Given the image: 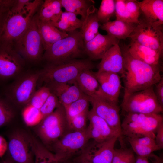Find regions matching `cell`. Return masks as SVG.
<instances>
[{
	"mask_svg": "<svg viewBox=\"0 0 163 163\" xmlns=\"http://www.w3.org/2000/svg\"><path fill=\"white\" fill-rule=\"evenodd\" d=\"M121 50L125 70L123 97L154 86L163 78L160 66L151 65L134 58L126 46Z\"/></svg>",
	"mask_w": 163,
	"mask_h": 163,
	"instance_id": "cell-1",
	"label": "cell"
},
{
	"mask_svg": "<svg viewBox=\"0 0 163 163\" xmlns=\"http://www.w3.org/2000/svg\"><path fill=\"white\" fill-rule=\"evenodd\" d=\"M94 67L89 59H76L56 64H48L39 71V81L44 82L45 85L73 83L82 71L91 70Z\"/></svg>",
	"mask_w": 163,
	"mask_h": 163,
	"instance_id": "cell-2",
	"label": "cell"
},
{
	"mask_svg": "<svg viewBox=\"0 0 163 163\" xmlns=\"http://www.w3.org/2000/svg\"><path fill=\"white\" fill-rule=\"evenodd\" d=\"M67 32V37L45 50L42 59L48 64H56L76 59L85 53L84 44L80 30L77 29Z\"/></svg>",
	"mask_w": 163,
	"mask_h": 163,
	"instance_id": "cell-3",
	"label": "cell"
},
{
	"mask_svg": "<svg viewBox=\"0 0 163 163\" xmlns=\"http://www.w3.org/2000/svg\"><path fill=\"white\" fill-rule=\"evenodd\" d=\"M34 128L36 135L49 150L55 142L71 132L64 107L62 105L43 118Z\"/></svg>",
	"mask_w": 163,
	"mask_h": 163,
	"instance_id": "cell-4",
	"label": "cell"
},
{
	"mask_svg": "<svg viewBox=\"0 0 163 163\" xmlns=\"http://www.w3.org/2000/svg\"><path fill=\"white\" fill-rule=\"evenodd\" d=\"M162 123L160 114L126 113L121 123V137L148 136L155 139L157 128Z\"/></svg>",
	"mask_w": 163,
	"mask_h": 163,
	"instance_id": "cell-5",
	"label": "cell"
},
{
	"mask_svg": "<svg viewBox=\"0 0 163 163\" xmlns=\"http://www.w3.org/2000/svg\"><path fill=\"white\" fill-rule=\"evenodd\" d=\"M42 3L40 0L32 1L20 13H13L9 11L5 18L0 41L14 42L21 37Z\"/></svg>",
	"mask_w": 163,
	"mask_h": 163,
	"instance_id": "cell-6",
	"label": "cell"
},
{
	"mask_svg": "<svg viewBox=\"0 0 163 163\" xmlns=\"http://www.w3.org/2000/svg\"><path fill=\"white\" fill-rule=\"evenodd\" d=\"M154 86L133 93L123 97L121 104L126 113L160 114L162 107L155 96Z\"/></svg>",
	"mask_w": 163,
	"mask_h": 163,
	"instance_id": "cell-7",
	"label": "cell"
},
{
	"mask_svg": "<svg viewBox=\"0 0 163 163\" xmlns=\"http://www.w3.org/2000/svg\"><path fill=\"white\" fill-rule=\"evenodd\" d=\"M89 140L86 129L82 131H71L55 142L50 151L53 152V154L57 162H64L80 154Z\"/></svg>",
	"mask_w": 163,
	"mask_h": 163,
	"instance_id": "cell-8",
	"label": "cell"
},
{
	"mask_svg": "<svg viewBox=\"0 0 163 163\" xmlns=\"http://www.w3.org/2000/svg\"><path fill=\"white\" fill-rule=\"evenodd\" d=\"M34 137L25 131L16 129L8 136L7 151L15 163H34Z\"/></svg>",
	"mask_w": 163,
	"mask_h": 163,
	"instance_id": "cell-9",
	"label": "cell"
},
{
	"mask_svg": "<svg viewBox=\"0 0 163 163\" xmlns=\"http://www.w3.org/2000/svg\"><path fill=\"white\" fill-rule=\"evenodd\" d=\"M14 43L18 52L24 59L33 62L42 59L44 49L35 14L25 33Z\"/></svg>",
	"mask_w": 163,
	"mask_h": 163,
	"instance_id": "cell-10",
	"label": "cell"
},
{
	"mask_svg": "<svg viewBox=\"0 0 163 163\" xmlns=\"http://www.w3.org/2000/svg\"><path fill=\"white\" fill-rule=\"evenodd\" d=\"M40 75L38 71L18 76L6 92L8 100L19 106L24 107L36 90Z\"/></svg>",
	"mask_w": 163,
	"mask_h": 163,
	"instance_id": "cell-11",
	"label": "cell"
},
{
	"mask_svg": "<svg viewBox=\"0 0 163 163\" xmlns=\"http://www.w3.org/2000/svg\"><path fill=\"white\" fill-rule=\"evenodd\" d=\"M24 62L14 43L0 41V79H6L19 76Z\"/></svg>",
	"mask_w": 163,
	"mask_h": 163,
	"instance_id": "cell-12",
	"label": "cell"
},
{
	"mask_svg": "<svg viewBox=\"0 0 163 163\" xmlns=\"http://www.w3.org/2000/svg\"><path fill=\"white\" fill-rule=\"evenodd\" d=\"M91 109L97 115L103 119L111 129L121 136L120 107L106 98L102 92L93 97L88 96Z\"/></svg>",
	"mask_w": 163,
	"mask_h": 163,
	"instance_id": "cell-13",
	"label": "cell"
},
{
	"mask_svg": "<svg viewBox=\"0 0 163 163\" xmlns=\"http://www.w3.org/2000/svg\"><path fill=\"white\" fill-rule=\"evenodd\" d=\"M131 41L158 51L163 54L162 26H157L139 20L129 37Z\"/></svg>",
	"mask_w": 163,
	"mask_h": 163,
	"instance_id": "cell-14",
	"label": "cell"
},
{
	"mask_svg": "<svg viewBox=\"0 0 163 163\" xmlns=\"http://www.w3.org/2000/svg\"><path fill=\"white\" fill-rule=\"evenodd\" d=\"M119 138L116 136L102 142L90 139L79 155L90 163H112L115 144Z\"/></svg>",
	"mask_w": 163,
	"mask_h": 163,
	"instance_id": "cell-15",
	"label": "cell"
},
{
	"mask_svg": "<svg viewBox=\"0 0 163 163\" xmlns=\"http://www.w3.org/2000/svg\"><path fill=\"white\" fill-rule=\"evenodd\" d=\"M89 121V125L86 129L90 139L98 142H102L120 136L109 126L102 118L97 115L91 110L89 111L88 116Z\"/></svg>",
	"mask_w": 163,
	"mask_h": 163,
	"instance_id": "cell-16",
	"label": "cell"
},
{
	"mask_svg": "<svg viewBox=\"0 0 163 163\" xmlns=\"http://www.w3.org/2000/svg\"><path fill=\"white\" fill-rule=\"evenodd\" d=\"M97 72H110L118 74L123 78L124 77L125 70L121 49L118 44L112 46L101 59L97 66Z\"/></svg>",
	"mask_w": 163,
	"mask_h": 163,
	"instance_id": "cell-17",
	"label": "cell"
},
{
	"mask_svg": "<svg viewBox=\"0 0 163 163\" xmlns=\"http://www.w3.org/2000/svg\"><path fill=\"white\" fill-rule=\"evenodd\" d=\"M119 40L108 34H99L84 44L85 53L91 60L101 59L112 46L118 44Z\"/></svg>",
	"mask_w": 163,
	"mask_h": 163,
	"instance_id": "cell-18",
	"label": "cell"
},
{
	"mask_svg": "<svg viewBox=\"0 0 163 163\" xmlns=\"http://www.w3.org/2000/svg\"><path fill=\"white\" fill-rule=\"evenodd\" d=\"M94 73L104 96L113 102L118 104L122 87L120 75L110 72H94Z\"/></svg>",
	"mask_w": 163,
	"mask_h": 163,
	"instance_id": "cell-19",
	"label": "cell"
},
{
	"mask_svg": "<svg viewBox=\"0 0 163 163\" xmlns=\"http://www.w3.org/2000/svg\"><path fill=\"white\" fill-rule=\"evenodd\" d=\"M51 92L58 98L61 105L65 106L75 101L85 94L75 81L72 83L45 84Z\"/></svg>",
	"mask_w": 163,
	"mask_h": 163,
	"instance_id": "cell-20",
	"label": "cell"
},
{
	"mask_svg": "<svg viewBox=\"0 0 163 163\" xmlns=\"http://www.w3.org/2000/svg\"><path fill=\"white\" fill-rule=\"evenodd\" d=\"M115 1L116 20L138 24L141 14L137 1L116 0Z\"/></svg>",
	"mask_w": 163,
	"mask_h": 163,
	"instance_id": "cell-21",
	"label": "cell"
},
{
	"mask_svg": "<svg viewBox=\"0 0 163 163\" xmlns=\"http://www.w3.org/2000/svg\"><path fill=\"white\" fill-rule=\"evenodd\" d=\"M127 47L129 53L134 58L151 65L160 66L163 55L158 51L133 41Z\"/></svg>",
	"mask_w": 163,
	"mask_h": 163,
	"instance_id": "cell-22",
	"label": "cell"
},
{
	"mask_svg": "<svg viewBox=\"0 0 163 163\" xmlns=\"http://www.w3.org/2000/svg\"><path fill=\"white\" fill-rule=\"evenodd\" d=\"M138 3L146 21L157 26L163 25V0H144Z\"/></svg>",
	"mask_w": 163,
	"mask_h": 163,
	"instance_id": "cell-23",
	"label": "cell"
},
{
	"mask_svg": "<svg viewBox=\"0 0 163 163\" xmlns=\"http://www.w3.org/2000/svg\"><path fill=\"white\" fill-rule=\"evenodd\" d=\"M35 16L44 50L68 36L67 32L60 30L50 22L40 20L36 14Z\"/></svg>",
	"mask_w": 163,
	"mask_h": 163,
	"instance_id": "cell-24",
	"label": "cell"
},
{
	"mask_svg": "<svg viewBox=\"0 0 163 163\" xmlns=\"http://www.w3.org/2000/svg\"><path fill=\"white\" fill-rule=\"evenodd\" d=\"M97 10L94 5L91 6L88 8L86 17L83 21L80 31L84 44L100 34L98 30L100 25L97 17Z\"/></svg>",
	"mask_w": 163,
	"mask_h": 163,
	"instance_id": "cell-25",
	"label": "cell"
},
{
	"mask_svg": "<svg viewBox=\"0 0 163 163\" xmlns=\"http://www.w3.org/2000/svg\"><path fill=\"white\" fill-rule=\"evenodd\" d=\"M137 24L116 20L102 24L100 28L107 34L119 39L125 40L129 37Z\"/></svg>",
	"mask_w": 163,
	"mask_h": 163,
	"instance_id": "cell-26",
	"label": "cell"
},
{
	"mask_svg": "<svg viewBox=\"0 0 163 163\" xmlns=\"http://www.w3.org/2000/svg\"><path fill=\"white\" fill-rule=\"evenodd\" d=\"M75 81L86 95L93 97L97 94L101 90L99 83L94 72L91 70H85L81 72Z\"/></svg>",
	"mask_w": 163,
	"mask_h": 163,
	"instance_id": "cell-27",
	"label": "cell"
},
{
	"mask_svg": "<svg viewBox=\"0 0 163 163\" xmlns=\"http://www.w3.org/2000/svg\"><path fill=\"white\" fill-rule=\"evenodd\" d=\"M59 0H45L43 1L37 17L42 20L52 23L58 21L63 12Z\"/></svg>",
	"mask_w": 163,
	"mask_h": 163,
	"instance_id": "cell-28",
	"label": "cell"
},
{
	"mask_svg": "<svg viewBox=\"0 0 163 163\" xmlns=\"http://www.w3.org/2000/svg\"><path fill=\"white\" fill-rule=\"evenodd\" d=\"M62 7L66 11L81 16L83 21L86 16L88 8L94 4L92 0H59Z\"/></svg>",
	"mask_w": 163,
	"mask_h": 163,
	"instance_id": "cell-29",
	"label": "cell"
},
{
	"mask_svg": "<svg viewBox=\"0 0 163 163\" xmlns=\"http://www.w3.org/2000/svg\"><path fill=\"white\" fill-rule=\"evenodd\" d=\"M52 24L60 30L67 32L80 29L83 21L74 14L65 11L63 12L58 21Z\"/></svg>",
	"mask_w": 163,
	"mask_h": 163,
	"instance_id": "cell-30",
	"label": "cell"
},
{
	"mask_svg": "<svg viewBox=\"0 0 163 163\" xmlns=\"http://www.w3.org/2000/svg\"><path fill=\"white\" fill-rule=\"evenodd\" d=\"M89 102L88 96L85 95L64 107L69 123L76 116L89 110Z\"/></svg>",
	"mask_w": 163,
	"mask_h": 163,
	"instance_id": "cell-31",
	"label": "cell"
},
{
	"mask_svg": "<svg viewBox=\"0 0 163 163\" xmlns=\"http://www.w3.org/2000/svg\"><path fill=\"white\" fill-rule=\"evenodd\" d=\"M120 139L121 146L115 149L112 163H135L136 157L131 147L124 145L123 140Z\"/></svg>",
	"mask_w": 163,
	"mask_h": 163,
	"instance_id": "cell-32",
	"label": "cell"
},
{
	"mask_svg": "<svg viewBox=\"0 0 163 163\" xmlns=\"http://www.w3.org/2000/svg\"><path fill=\"white\" fill-rule=\"evenodd\" d=\"M115 0H102L97 12L99 22L103 24L110 21V18L115 14Z\"/></svg>",
	"mask_w": 163,
	"mask_h": 163,
	"instance_id": "cell-33",
	"label": "cell"
},
{
	"mask_svg": "<svg viewBox=\"0 0 163 163\" xmlns=\"http://www.w3.org/2000/svg\"><path fill=\"white\" fill-rule=\"evenodd\" d=\"M22 116L24 122L28 127L36 126L42 120L40 109L27 105L23 108Z\"/></svg>",
	"mask_w": 163,
	"mask_h": 163,
	"instance_id": "cell-34",
	"label": "cell"
},
{
	"mask_svg": "<svg viewBox=\"0 0 163 163\" xmlns=\"http://www.w3.org/2000/svg\"><path fill=\"white\" fill-rule=\"evenodd\" d=\"M50 93L47 87L45 85L41 87L36 91L26 105L40 109Z\"/></svg>",
	"mask_w": 163,
	"mask_h": 163,
	"instance_id": "cell-35",
	"label": "cell"
},
{
	"mask_svg": "<svg viewBox=\"0 0 163 163\" xmlns=\"http://www.w3.org/2000/svg\"><path fill=\"white\" fill-rule=\"evenodd\" d=\"M14 116V111L8 101L0 98V128L9 124Z\"/></svg>",
	"mask_w": 163,
	"mask_h": 163,
	"instance_id": "cell-36",
	"label": "cell"
},
{
	"mask_svg": "<svg viewBox=\"0 0 163 163\" xmlns=\"http://www.w3.org/2000/svg\"><path fill=\"white\" fill-rule=\"evenodd\" d=\"M61 105L56 96L51 92L49 96L40 109L42 120Z\"/></svg>",
	"mask_w": 163,
	"mask_h": 163,
	"instance_id": "cell-37",
	"label": "cell"
},
{
	"mask_svg": "<svg viewBox=\"0 0 163 163\" xmlns=\"http://www.w3.org/2000/svg\"><path fill=\"white\" fill-rule=\"evenodd\" d=\"M89 111H86L76 116L68 123L71 131H82L86 129Z\"/></svg>",
	"mask_w": 163,
	"mask_h": 163,
	"instance_id": "cell-38",
	"label": "cell"
},
{
	"mask_svg": "<svg viewBox=\"0 0 163 163\" xmlns=\"http://www.w3.org/2000/svg\"><path fill=\"white\" fill-rule=\"evenodd\" d=\"M127 140L134 153L138 156L148 157L153 152L161 149L158 147H152L144 145L131 140Z\"/></svg>",
	"mask_w": 163,
	"mask_h": 163,
	"instance_id": "cell-39",
	"label": "cell"
},
{
	"mask_svg": "<svg viewBox=\"0 0 163 163\" xmlns=\"http://www.w3.org/2000/svg\"><path fill=\"white\" fill-rule=\"evenodd\" d=\"M34 158V163H58L53 155L44 149L36 150Z\"/></svg>",
	"mask_w": 163,
	"mask_h": 163,
	"instance_id": "cell-40",
	"label": "cell"
},
{
	"mask_svg": "<svg viewBox=\"0 0 163 163\" xmlns=\"http://www.w3.org/2000/svg\"><path fill=\"white\" fill-rule=\"evenodd\" d=\"M126 139L127 140H131L138 144L144 145L152 147H158L156 143L155 139L149 136L126 138Z\"/></svg>",
	"mask_w": 163,
	"mask_h": 163,
	"instance_id": "cell-41",
	"label": "cell"
},
{
	"mask_svg": "<svg viewBox=\"0 0 163 163\" xmlns=\"http://www.w3.org/2000/svg\"><path fill=\"white\" fill-rule=\"evenodd\" d=\"M31 1L30 0H15L9 11L13 13H20Z\"/></svg>",
	"mask_w": 163,
	"mask_h": 163,
	"instance_id": "cell-42",
	"label": "cell"
},
{
	"mask_svg": "<svg viewBox=\"0 0 163 163\" xmlns=\"http://www.w3.org/2000/svg\"><path fill=\"white\" fill-rule=\"evenodd\" d=\"M155 85V96L160 104L163 107V78Z\"/></svg>",
	"mask_w": 163,
	"mask_h": 163,
	"instance_id": "cell-43",
	"label": "cell"
},
{
	"mask_svg": "<svg viewBox=\"0 0 163 163\" xmlns=\"http://www.w3.org/2000/svg\"><path fill=\"white\" fill-rule=\"evenodd\" d=\"M15 0H0V12L5 14L10 11Z\"/></svg>",
	"mask_w": 163,
	"mask_h": 163,
	"instance_id": "cell-44",
	"label": "cell"
},
{
	"mask_svg": "<svg viewBox=\"0 0 163 163\" xmlns=\"http://www.w3.org/2000/svg\"><path fill=\"white\" fill-rule=\"evenodd\" d=\"M155 140L156 145L161 149L163 148V123L160 124L156 130Z\"/></svg>",
	"mask_w": 163,
	"mask_h": 163,
	"instance_id": "cell-45",
	"label": "cell"
},
{
	"mask_svg": "<svg viewBox=\"0 0 163 163\" xmlns=\"http://www.w3.org/2000/svg\"><path fill=\"white\" fill-rule=\"evenodd\" d=\"M8 142L5 139L0 135V157H2L7 151Z\"/></svg>",
	"mask_w": 163,
	"mask_h": 163,
	"instance_id": "cell-46",
	"label": "cell"
},
{
	"mask_svg": "<svg viewBox=\"0 0 163 163\" xmlns=\"http://www.w3.org/2000/svg\"><path fill=\"white\" fill-rule=\"evenodd\" d=\"M66 161L67 163H90L82 157L79 155L74 157Z\"/></svg>",
	"mask_w": 163,
	"mask_h": 163,
	"instance_id": "cell-47",
	"label": "cell"
},
{
	"mask_svg": "<svg viewBox=\"0 0 163 163\" xmlns=\"http://www.w3.org/2000/svg\"><path fill=\"white\" fill-rule=\"evenodd\" d=\"M135 163H149L148 157L137 156Z\"/></svg>",
	"mask_w": 163,
	"mask_h": 163,
	"instance_id": "cell-48",
	"label": "cell"
},
{
	"mask_svg": "<svg viewBox=\"0 0 163 163\" xmlns=\"http://www.w3.org/2000/svg\"><path fill=\"white\" fill-rule=\"evenodd\" d=\"M7 13L4 14L0 12V36L5 18Z\"/></svg>",
	"mask_w": 163,
	"mask_h": 163,
	"instance_id": "cell-49",
	"label": "cell"
},
{
	"mask_svg": "<svg viewBox=\"0 0 163 163\" xmlns=\"http://www.w3.org/2000/svg\"><path fill=\"white\" fill-rule=\"evenodd\" d=\"M2 163H15L9 157L4 160Z\"/></svg>",
	"mask_w": 163,
	"mask_h": 163,
	"instance_id": "cell-50",
	"label": "cell"
},
{
	"mask_svg": "<svg viewBox=\"0 0 163 163\" xmlns=\"http://www.w3.org/2000/svg\"><path fill=\"white\" fill-rule=\"evenodd\" d=\"M58 163H67L66 161H64L63 162H58Z\"/></svg>",
	"mask_w": 163,
	"mask_h": 163,
	"instance_id": "cell-51",
	"label": "cell"
},
{
	"mask_svg": "<svg viewBox=\"0 0 163 163\" xmlns=\"http://www.w3.org/2000/svg\"><path fill=\"white\" fill-rule=\"evenodd\" d=\"M2 162H0V163H2Z\"/></svg>",
	"mask_w": 163,
	"mask_h": 163,
	"instance_id": "cell-52",
	"label": "cell"
}]
</instances>
